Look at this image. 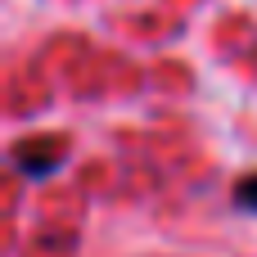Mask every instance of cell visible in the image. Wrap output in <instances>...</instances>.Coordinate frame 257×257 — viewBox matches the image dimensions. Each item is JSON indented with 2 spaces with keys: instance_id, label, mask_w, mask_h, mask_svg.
Returning <instances> with one entry per match:
<instances>
[{
  "instance_id": "cell-1",
  "label": "cell",
  "mask_w": 257,
  "mask_h": 257,
  "mask_svg": "<svg viewBox=\"0 0 257 257\" xmlns=\"http://www.w3.org/2000/svg\"><path fill=\"white\" fill-rule=\"evenodd\" d=\"M239 203H244V208H257V176L239 185Z\"/></svg>"
}]
</instances>
